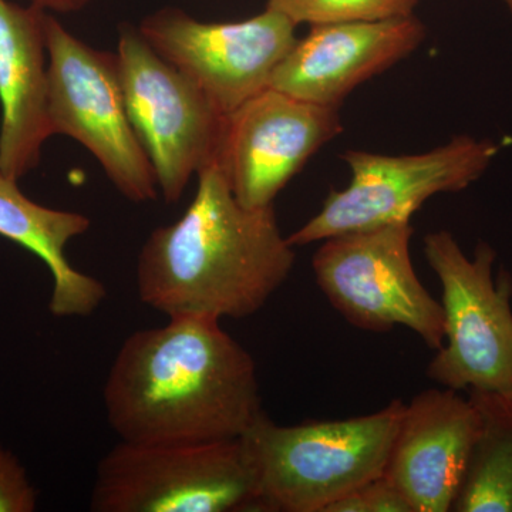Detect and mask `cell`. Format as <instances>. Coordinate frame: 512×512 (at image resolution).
I'll use <instances>...</instances> for the list:
<instances>
[{
  "label": "cell",
  "mask_w": 512,
  "mask_h": 512,
  "mask_svg": "<svg viewBox=\"0 0 512 512\" xmlns=\"http://www.w3.org/2000/svg\"><path fill=\"white\" fill-rule=\"evenodd\" d=\"M298 25L265 8L241 22L210 23L184 10H158L138 26L148 45L192 80L224 116L269 89L295 45Z\"/></svg>",
  "instance_id": "10"
},
{
  "label": "cell",
  "mask_w": 512,
  "mask_h": 512,
  "mask_svg": "<svg viewBox=\"0 0 512 512\" xmlns=\"http://www.w3.org/2000/svg\"><path fill=\"white\" fill-rule=\"evenodd\" d=\"M90 510L258 511V490L241 439L175 444L121 441L97 466Z\"/></svg>",
  "instance_id": "4"
},
{
  "label": "cell",
  "mask_w": 512,
  "mask_h": 512,
  "mask_svg": "<svg viewBox=\"0 0 512 512\" xmlns=\"http://www.w3.org/2000/svg\"><path fill=\"white\" fill-rule=\"evenodd\" d=\"M412 222L322 241L316 284L350 325L369 332L412 330L430 349L444 345V312L414 271Z\"/></svg>",
  "instance_id": "8"
},
{
  "label": "cell",
  "mask_w": 512,
  "mask_h": 512,
  "mask_svg": "<svg viewBox=\"0 0 512 512\" xmlns=\"http://www.w3.org/2000/svg\"><path fill=\"white\" fill-rule=\"evenodd\" d=\"M480 427L456 512H512V394L470 390Z\"/></svg>",
  "instance_id": "16"
},
{
  "label": "cell",
  "mask_w": 512,
  "mask_h": 512,
  "mask_svg": "<svg viewBox=\"0 0 512 512\" xmlns=\"http://www.w3.org/2000/svg\"><path fill=\"white\" fill-rule=\"evenodd\" d=\"M37 490L18 457L0 444V512H33Z\"/></svg>",
  "instance_id": "19"
},
{
  "label": "cell",
  "mask_w": 512,
  "mask_h": 512,
  "mask_svg": "<svg viewBox=\"0 0 512 512\" xmlns=\"http://www.w3.org/2000/svg\"><path fill=\"white\" fill-rule=\"evenodd\" d=\"M424 254L439 278L444 340L427 376L456 390L512 394V278L493 269L497 254L478 242L468 258L448 231L430 232Z\"/></svg>",
  "instance_id": "5"
},
{
  "label": "cell",
  "mask_w": 512,
  "mask_h": 512,
  "mask_svg": "<svg viewBox=\"0 0 512 512\" xmlns=\"http://www.w3.org/2000/svg\"><path fill=\"white\" fill-rule=\"evenodd\" d=\"M46 13L0 0V173L18 181L39 165L53 136Z\"/></svg>",
  "instance_id": "14"
},
{
  "label": "cell",
  "mask_w": 512,
  "mask_h": 512,
  "mask_svg": "<svg viewBox=\"0 0 512 512\" xmlns=\"http://www.w3.org/2000/svg\"><path fill=\"white\" fill-rule=\"evenodd\" d=\"M505 3V6H507V9L510 10L511 16H512V0H503Z\"/></svg>",
  "instance_id": "21"
},
{
  "label": "cell",
  "mask_w": 512,
  "mask_h": 512,
  "mask_svg": "<svg viewBox=\"0 0 512 512\" xmlns=\"http://www.w3.org/2000/svg\"><path fill=\"white\" fill-rule=\"evenodd\" d=\"M426 26L416 16L311 26L276 67L271 89L339 109L360 84L419 49Z\"/></svg>",
  "instance_id": "12"
},
{
  "label": "cell",
  "mask_w": 512,
  "mask_h": 512,
  "mask_svg": "<svg viewBox=\"0 0 512 512\" xmlns=\"http://www.w3.org/2000/svg\"><path fill=\"white\" fill-rule=\"evenodd\" d=\"M116 55L128 117L165 202L174 204L192 174L215 160L225 116L138 28L120 26Z\"/></svg>",
  "instance_id": "9"
},
{
  "label": "cell",
  "mask_w": 512,
  "mask_h": 512,
  "mask_svg": "<svg viewBox=\"0 0 512 512\" xmlns=\"http://www.w3.org/2000/svg\"><path fill=\"white\" fill-rule=\"evenodd\" d=\"M342 130L339 109L269 87L225 116L214 161L239 204L272 207L279 192Z\"/></svg>",
  "instance_id": "11"
},
{
  "label": "cell",
  "mask_w": 512,
  "mask_h": 512,
  "mask_svg": "<svg viewBox=\"0 0 512 512\" xmlns=\"http://www.w3.org/2000/svg\"><path fill=\"white\" fill-rule=\"evenodd\" d=\"M92 2L93 0H30L37 8L59 13L77 12Z\"/></svg>",
  "instance_id": "20"
},
{
  "label": "cell",
  "mask_w": 512,
  "mask_h": 512,
  "mask_svg": "<svg viewBox=\"0 0 512 512\" xmlns=\"http://www.w3.org/2000/svg\"><path fill=\"white\" fill-rule=\"evenodd\" d=\"M498 153L494 141L470 136L406 156L348 150L342 154L350 170L348 187L330 191L318 214L289 235V244L305 247L352 232L406 224L434 195L476 183Z\"/></svg>",
  "instance_id": "6"
},
{
  "label": "cell",
  "mask_w": 512,
  "mask_h": 512,
  "mask_svg": "<svg viewBox=\"0 0 512 512\" xmlns=\"http://www.w3.org/2000/svg\"><path fill=\"white\" fill-rule=\"evenodd\" d=\"M90 225L79 212L53 210L30 200L18 180L0 173V237L28 249L47 266L53 281L49 309L56 318L90 316L106 301V286L77 271L66 255L69 242Z\"/></svg>",
  "instance_id": "15"
},
{
  "label": "cell",
  "mask_w": 512,
  "mask_h": 512,
  "mask_svg": "<svg viewBox=\"0 0 512 512\" xmlns=\"http://www.w3.org/2000/svg\"><path fill=\"white\" fill-rule=\"evenodd\" d=\"M478 427L473 402L447 387L424 390L406 404L383 474L414 512L453 511Z\"/></svg>",
  "instance_id": "13"
},
{
  "label": "cell",
  "mask_w": 512,
  "mask_h": 512,
  "mask_svg": "<svg viewBox=\"0 0 512 512\" xmlns=\"http://www.w3.org/2000/svg\"><path fill=\"white\" fill-rule=\"evenodd\" d=\"M325 512H414L406 495L384 474L342 495Z\"/></svg>",
  "instance_id": "18"
},
{
  "label": "cell",
  "mask_w": 512,
  "mask_h": 512,
  "mask_svg": "<svg viewBox=\"0 0 512 512\" xmlns=\"http://www.w3.org/2000/svg\"><path fill=\"white\" fill-rule=\"evenodd\" d=\"M406 404L346 420L281 426L265 412L241 437L254 471L258 511L325 512L382 476Z\"/></svg>",
  "instance_id": "3"
},
{
  "label": "cell",
  "mask_w": 512,
  "mask_h": 512,
  "mask_svg": "<svg viewBox=\"0 0 512 512\" xmlns=\"http://www.w3.org/2000/svg\"><path fill=\"white\" fill-rule=\"evenodd\" d=\"M45 35L53 134L86 147L127 200H156V173L128 117L117 55L87 46L49 13Z\"/></svg>",
  "instance_id": "7"
},
{
  "label": "cell",
  "mask_w": 512,
  "mask_h": 512,
  "mask_svg": "<svg viewBox=\"0 0 512 512\" xmlns=\"http://www.w3.org/2000/svg\"><path fill=\"white\" fill-rule=\"evenodd\" d=\"M420 0H266L296 25L383 20L414 15Z\"/></svg>",
  "instance_id": "17"
},
{
  "label": "cell",
  "mask_w": 512,
  "mask_h": 512,
  "mask_svg": "<svg viewBox=\"0 0 512 512\" xmlns=\"http://www.w3.org/2000/svg\"><path fill=\"white\" fill-rule=\"evenodd\" d=\"M103 399L111 429L128 443L237 440L264 412L254 359L220 320L201 316L128 336Z\"/></svg>",
  "instance_id": "1"
},
{
  "label": "cell",
  "mask_w": 512,
  "mask_h": 512,
  "mask_svg": "<svg viewBox=\"0 0 512 512\" xmlns=\"http://www.w3.org/2000/svg\"><path fill=\"white\" fill-rule=\"evenodd\" d=\"M295 261L274 205L239 204L211 161L198 171L183 217L154 229L141 249L138 296L168 318H248L285 284Z\"/></svg>",
  "instance_id": "2"
}]
</instances>
